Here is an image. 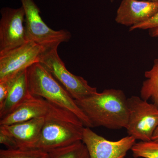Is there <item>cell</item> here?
Returning <instances> with one entry per match:
<instances>
[{"label":"cell","instance_id":"cell-1","mask_svg":"<svg viewBox=\"0 0 158 158\" xmlns=\"http://www.w3.org/2000/svg\"><path fill=\"white\" fill-rule=\"evenodd\" d=\"M127 98L120 89H105L101 93L75 100L92 128L112 130L126 128L128 119Z\"/></svg>","mask_w":158,"mask_h":158},{"label":"cell","instance_id":"cell-2","mask_svg":"<svg viewBox=\"0 0 158 158\" xmlns=\"http://www.w3.org/2000/svg\"><path fill=\"white\" fill-rule=\"evenodd\" d=\"M85 127L73 113L51 103L39 141L32 149L48 152L82 141Z\"/></svg>","mask_w":158,"mask_h":158},{"label":"cell","instance_id":"cell-3","mask_svg":"<svg viewBox=\"0 0 158 158\" xmlns=\"http://www.w3.org/2000/svg\"><path fill=\"white\" fill-rule=\"evenodd\" d=\"M27 76L29 90L32 95L42 98L68 110L77 116L85 127L92 128L75 100L39 62L27 69Z\"/></svg>","mask_w":158,"mask_h":158},{"label":"cell","instance_id":"cell-4","mask_svg":"<svg viewBox=\"0 0 158 158\" xmlns=\"http://www.w3.org/2000/svg\"><path fill=\"white\" fill-rule=\"evenodd\" d=\"M59 46L45 48L40 63L52 75L75 100H80L98 92L81 77L74 75L66 69L58 53Z\"/></svg>","mask_w":158,"mask_h":158},{"label":"cell","instance_id":"cell-5","mask_svg":"<svg viewBox=\"0 0 158 158\" xmlns=\"http://www.w3.org/2000/svg\"><path fill=\"white\" fill-rule=\"evenodd\" d=\"M128 119L126 129L129 136L136 140L152 141L158 126V108L140 97L127 98Z\"/></svg>","mask_w":158,"mask_h":158},{"label":"cell","instance_id":"cell-6","mask_svg":"<svg viewBox=\"0 0 158 158\" xmlns=\"http://www.w3.org/2000/svg\"><path fill=\"white\" fill-rule=\"evenodd\" d=\"M25 13V28L28 41H32L45 48L67 42L71 34L66 30L54 31L44 22L40 10L33 0H21Z\"/></svg>","mask_w":158,"mask_h":158},{"label":"cell","instance_id":"cell-7","mask_svg":"<svg viewBox=\"0 0 158 158\" xmlns=\"http://www.w3.org/2000/svg\"><path fill=\"white\" fill-rule=\"evenodd\" d=\"M45 48L32 41L0 54V81L11 79L39 62Z\"/></svg>","mask_w":158,"mask_h":158},{"label":"cell","instance_id":"cell-8","mask_svg":"<svg viewBox=\"0 0 158 158\" xmlns=\"http://www.w3.org/2000/svg\"><path fill=\"white\" fill-rule=\"evenodd\" d=\"M0 54L22 45L28 41L25 13L22 6L18 9L5 7L1 9Z\"/></svg>","mask_w":158,"mask_h":158},{"label":"cell","instance_id":"cell-9","mask_svg":"<svg viewBox=\"0 0 158 158\" xmlns=\"http://www.w3.org/2000/svg\"><path fill=\"white\" fill-rule=\"evenodd\" d=\"M136 141L129 135L117 141H110L88 127H84L82 139L90 158H125Z\"/></svg>","mask_w":158,"mask_h":158},{"label":"cell","instance_id":"cell-10","mask_svg":"<svg viewBox=\"0 0 158 158\" xmlns=\"http://www.w3.org/2000/svg\"><path fill=\"white\" fill-rule=\"evenodd\" d=\"M158 11V2L147 0H122L116 11L115 21L131 27L144 22Z\"/></svg>","mask_w":158,"mask_h":158},{"label":"cell","instance_id":"cell-11","mask_svg":"<svg viewBox=\"0 0 158 158\" xmlns=\"http://www.w3.org/2000/svg\"><path fill=\"white\" fill-rule=\"evenodd\" d=\"M44 117L33 118L9 125H0V131L11 136L16 141L19 148L32 149L40 137Z\"/></svg>","mask_w":158,"mask_h":158},{"label":"cell","instance_id":"cell-12","mask_svg":"<svg viewBox=\"0 0 158 158\" xmlns=\"http://www.w3.org/2000/svg\"><path fill=\"white\" fill-rule=\"evenodd\" d=\"M51 102L38 96H33L10 114L1 118L0 125H9L33 118L44 117L48 113Z\"/></svg>","mask_w":158,"mask_h":158},{"label":"cell","instance_id":"cell-13","mask_svg":"<svg viewBox=\"0 0 158 158\" xmlns=\"http://www.w3.org/2000/svg\"><path fill=\"white\" fill-rule=\"evenodd\" d=\"M33 95L29 90L27 69L11 78L9 94L2 106L0 108V119L10 114Z\"/></svg>","mask_w":158,"mask_h":158},{"label":"cell","instance_id":"cell-14","mask_svg":"<svg viewBox=\"0 0 158 158\" xmlns=\"http://www.w3.org/2000/svg\"><path fill=\"white\" fill-rule=\"evenodd\" d=\"M144 76L140 97L147 101L151 100L158 108V59H155L152 67L144 72Z\"/></svg>","mask_w":158,"mask_h":158},{"label":"cell","instance_id":"cell-15","mask_svg":"<svg viewBox=\"0 0 158 158\" xmlns=\"http://www.w3.org/2000/svg\"><path fill=\"white\" fill-rule=\"evenodd\" d=\"M48 152L50 158H90L88 149L82 141Z\"/></svg>","mask_w":158,"mask_h":158},{"label":"cell","instance_id":"cell-16","mask_svg":"<svg viewBox=\"0 0 158 158\" xmlns=\"http://www.w3.org/2000/svg\"><path fill=\"white\" fill-rule=\"evenodd\" d=\"M0 158H50L49 153L36 149H1Z\"/></svg>","mask_w":158,"mask_h":158},{"label":"cell","instance_id":"cell-17","mask_svg":"<svg viewBox=\"0 0 158 158\" xmlns=\"http://www.w3.org/2000/svg\"><path fill=\"white\" fill-rule=\"evenodd\" d=\"M131 150L135 158H158V142L140 141L135 143Z\"/></svg>","mask_w":158,"mask_h":158},{"label":"cell","instance_id":"cell-18","mask_svg":"<svg viewBox=\"0 0 158 158\" xmlns=\"http://www.w3.org/2000/svg\"><path fill=\"white\" fill-rule=\"evenodd\" d=\"M158 28V11L149 19L130 27L129 31H133L137 30H151Z\"/></svg>","mask_w":158,"mask_h":158},{"label":"cell","instance_id":"cell-19","mask_svg":"<svg viewBox=\"0 0 158 158\" xmlns=\"http://www.w3.org/2000/svg\"><path fill=\"white\" fill-rule=\"evenodd\" d=\"M0 143L6 146L7 149H18V145L14 138L7 133L0 131Z\"/></svg>","mask_w":158,"mask_h":158},{"label":"cell","instance_id":"cell-20","mask_svg":"<svg viewBox=\"0 0 158 158\" xmlns=\"http://www.w3.org/2000/svg\"><path fill=\"white\" fill-rule=\"evenodd\" d=\"M11 78L0 81V108L2 106L9 94Z\"/></svg>","mask_w":158,"mask_h":158},{"label":"cell","instance_id":"cell-21","mask_svg":"<svg viewBox=\"0 0 158 158\" xmlns=\"http://www.w3.org/2000/svg\"><path fill=\"white\" fill-rule=\"evenodd\" d=\"M149 34L152 37H158V28L149 30Z\"/></svg>","mask_w":158,"mask_h":158},{"label":"cell","instance_id":"cell-22","mask_svg":"<svg viewBox=\"0 0 158 158\" xmlns=\"http://www.w3.org/2000/svg\"><path fill=\"white\" fill-rule=\"evenodd\" d=\"M152 141L158 142V126L156 128L152 137Z\"/></svg>","mask_w":158,"mask_h":158},{"label":"cell","instance_id":"cell-23","mask_svg":"<svg viewBox=\"0 0 158 158\" xmlns=\"http://www.w3.org/2000/svg\"><path fill=\"white\" fill-rule=\"evenodd\" d=\"M147 1H152V2H158V0H147Z\"/></svg>","mask_w":158,"mask_h":158},{"label":"cell","instance_id":"cell-24","mask_svg":"<svg viewBox=\"0 0 158 158\" xmlns=\"http://www.w3.org/2000/svg\"><path fill=\"white\" fill-rule=\"evenodd\" d=\"M110 1L111 2H114V0H110Z\"/></svg>","mask_w":158,"mask_h":158}]
</instances>
